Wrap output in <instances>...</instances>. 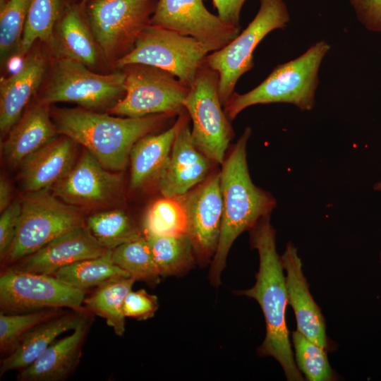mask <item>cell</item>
Returning a JSON list of instances; mask_svg holds the SVG:
<instances>
[{"instance_id": "6da1fadb", "label": "cell", "mask_w": 381, "mask_h": 381, "mask_svg": "<svg viewBox=\"0 0 381 381\" xmlns=\"http://www.w3.org/2000/svg\"><path fill=\"white\" fill-rule=\"evenodd\" d=\"M249 231L251 246L258 253L259 269L254 286L237 294L255 299L263 313L266 334L258 353L278 361L287 380L303 381L304 377L296 364L286 321L289 304L286 277L277 250L276 231L270 223V214L260 219Z\"/></svg>"}, {"instance_id": "7a4b0ae2", "label": "cell", "mask_w": 381, "mask_h": 381, "mask_svg": "<svg viewBox=\"0 0 381 381\" xmlns=\"http://www.w3.org/2000/svg\"><path fill=\"white\" fill-rule=\"evenodd\" d=\"M175 115L116 117L83 107L55 108L51 112L58 133L84 146L111 171L124 169L134 144Z\"/></svg>"}, {"instance_id": "3957f363", "label": "cell", "mask_w": 381, "mask_h": 381, "mask_svg": "<svg viewBox=\"0 0 381 381\" xmlns=\"http://www.w3.org/2000/svg\"><path fill=\"white\" fill-rule=\"evenodd\" d=\"M251 135L247 127L222 164L220 185L223 217L217 250L208 277L215 286L220 284L229 250L237 237L250 230L263 217L270 214L276 200L256 186L250 176L246 147Z\"/></svg>"}, {"instance_id": "277c9868", "label": "cell", "mask_w": 381, "mask_h": 381, "mask_svg": "<svg viewBox=\"0 0 381 381\" xmlns=\"http://www.w3.org/2000/svg\"><path fill=\"white\" fill-rule=\"evenodd\" d=\"M329 49L327 42L319 41L298 57L277 65L253 90L244 94L234 92L223 105L226 116L232 121L246 108L261 104L289 103L301 111L313 109L319 69Z\"/></svg>"}, {"instance_id": "5b68a950", "label": "cell", "mask_w": 381, "mask_h": 381, "mask_svg": "<svg viewBox=\"0 0 381 381\" xmlns=\"http://www.w3.org/2000/svg\"><path fill=\"white\" fill-rule=\"evenodd\" d=\"M259 10L241 33L222 49L208 54L205 62L219 74L218 94L224 105L234 92L238 79L254 66L253 52L265 37L283 29L290 16L284 0H260Z\"/></svg>"}, {"instance_id": "8992f818", "label": "cell", "mask_w": 381, "mask_h": 381, "mask_svg": "<svg viewBox=\"0 0 381 381\" xmlns=\"http://www.w3.org/2000/svg\"><path fill=\"white\" fill-rule=\"evenodd\" d=\"M16 238L3 261L13 264L39 250L54 238L83 225L82 212L48 190L29 192L22 202Z\"/></svg>"}, {"instance_id": "52a82bcc", "label": "cell", "mask_w": 381, "mask_h": 381, "mask_svg": "<svg viewBox=\"0 0 381 381\" xmlns=\"http://www.w3.org/2000/svg\"><path fill=\"white\" fill-rule=\"evenodd\" d=\"M124 80L122 71L99 74L78 61L56 59L38 101L73 102L92 111L110 109L124 96Z\"/></svg>"}, {"instance_id": "ba28073f", "label": "cell", "mask_w": 381, "mask_h": 381, "mask_svg": "<svg viewBox=\"0 0 381 381\" xmlns=\"http://www.w3.org/2000/svg\"><path fill=\"white\" fill-rule=\"evenodd\" d=\"M210 52L204 44L193 37L149 25L138 37L133 49L117 60L115 66L120 69L134 64L157 67L190 87Z\"/></svg>"}, {"instance_id": "9c48e42d", "label": "cell", "mask_w": 381, "mask_h": 381, "mask_svg": "<svg viewBox=\"0 0 381 381\" xmlns=\"http://www.w3.org/2000/svg\"><path fill=\"white\" fill-rule=\"evenodd\" d=\"M124 74V96L109 111L125 117L161 114H180L190 87L162 68L129 64L121 68Z\"/></svg>"}, {"instance_id": "30bf717a", "label": "cell", "mask_w": 381, "mask_h": 381, "mask_svg": "<svg viewBox=\"0 0 381 381\" xmlns=\"http://www.w3.org/2000/svg\"><path fill=\"white\" fill-rule=\"evenodd\" d=\"M219 74L205 61L183 102L193 122L195 147L210 161L222 164L233 131L218 94Z\"/></svg>"}, {"instance_id": "8fae6325", "label": "cell", "mask_w": 381, "mask_h": 381, "mask_svg": "<svg viewBox=\"0 0 381 381\" xmlns=\"http://www.w3.org/2000/svg\"><path fill=\"white\" fill-rule=\"evenodd\" d=\"M157 0H92L89 25L101 52L115 62L134 47L150 25Z\"/></svg>"}, {"instance_id": "7c38bea8", "label": "cell", "mask_w": 381, "mask_h": 381, "mask_svg": "<svg viewBox=\"0 0 381 381\" xmlns=\"http://www.w3.org/2000/svg\"><path fill=\"white\" fill-rule=\"evenodd\" d=\"M85 290L53 275L8 269L0 277V308L4 313H23L45 308L83 311Z\"/></svg>"}, {"instance_id": "4fadbf2b", "label": "cell", "mask_w": 381, "mask_h": 381, "mask_svg": "<svg viewBox=\"0 0 381 381\" xmlns=\"http://www.w3.org/2000/svg\"><path fill=\"white\" fill-rule=\"evenodd\" d=\"M203 1L157 0L150 25L193 37L210 52L219 50L237 37L241 28L211 13Z\"/></svg>"}, {"instance_id": "5bb4252c", "label": "cell", "mask_w": 381, "mask_h": 381, "mask_svg": "<svg viewBox=\"0 0 381 381\" xmlns=\"http://www.w3.org/2000/svg\"><path fill=\"white\" fill-rule=\"evenodd\" d=\"M184 207L189 236L195 253L202 260L214 256L219 238L223 199L219 172L179 197Z\"/></svg>"}, {"instance_id": "9a60e30c", "label": "cell", "mask_w": 381, "mask_h": 381, "mask_svg": "<svg viewBox=\"0 0 381 381\" xmlns=\"http://www.w3.org/2000/svg\"><path fill=\"white\" fill-rule=\"evenodd\" d=\"M120 175L104 168L87 150L70 171L53 187V194L73 205H104L121 188Z\"/></svg>"}, {"instance_id": "2e32d148", "label": "cell", "mask_w": 381, "mask_h": 381, "mask_svg": "<svg viewBox=\"0 0 381 381\" xmlns=\"http://www.w3.org/2000/svg\"><path fill=\"white\" fill-rule=\"evenodd\" d=\"M107 250L83 224L59 236L39 250L16 262L11 269L52 275L63 267L100 256Z\"/></svg>"}, {"instance_id": "e0dca14e", "label": "cell", "mask_w": 381, "mask_h": 381, "mask_svg": "<svg viewBox=\"0 0 381 381\" xmlns=\"http://www.w3.org/2000/svg\"><path fill=\"white\" fill-rule=\"evenodd\" d=\"M211 162L194 145L188 118L175 138L168 162L157 179L164 197H180L207 177Z\"/></svg>"}, {"instance_id": "ac0fdd59", "label": "cell", "mask_w": 381, "mask_h": 381, "mask_svg": "<svg viewBox=\"0 0 381 381\" xmlns=\"http://www.w3.org/2000/svg\"><path fill=\"white\" fill-rule=\"evenodd\" d=\"M281 261L286 272L288 302L296 316L297 330L313 342L328 350L330 344L326 334L325 320L310 294L297 248L291 242L287 243L281 255Z\"/></svg>"}, {"instance_id": "d6986e66", "label": "cell", "mask_w": 381, "mask_h": 381, "mask_svg": "<svg viewBox=\"0 0 381 381\" xmlns=\"http://www.w3.org/2000/svg\"><path fill=\"white\" fill-rule=\"evenodd\" d=\"M47 60L40 50L27 54L21 68L0 80V130L4 136L21 117L42 83Z\"/></svg>"}, {"instance_id": "ffe728a7", "label": "cell", "mask_w": 381, "mask_h": 381, "mask_svg": "<svg viewBox=\"0 0 381 381\" xmlns=\"http://www.w3.org/2000/svg\"><path fill=\"white\" fill-rule=\"evenodd\" d=\"M84 313L73 332L52 343L32 363L21 370L19 381H61L76 369L92 322Z\"/></svg>"}, {"instance_id": "44dd1931", "label": "cell", "mask_w": 381, "mask_h": 381, "mask_svg": "<svg viewBox=\"0 0 381 381\" xmlns=\"http://www.w3.org/2000/svg\"><path fill=\"white\" fill-rule=\"evenodd\" d=\"M75 143L65 135L56 138L27 157L19 165L23 189L48 190L61 180L75 164Z\"/></svg>"}, {"instance_id": "7402d4cb", "label": "cell", "mask_w": 381, "mask_h": 381, "mask_svg": "<svg viewBox=\"0 0 381 381\" xmlns=\"http://www.w3.org/2000/svg\"><path fill=\"white\" fill-rule=\"evenodd\" d=\"M57 131L48 105L39 101L30 106L11 128L3 143L8 165L19 166L29 155L56 138Z\"/></svg>"}, {"instance_id": "603a6c76", "label": "cell", "mask_w": 381, "mask_h": 381, "mask_svg": "<svg viewBox=\"0 0 381 381\" xmlns=\"http://www.w3.org/2000/svg\"><path fill=\"white\" fill-rule=\"evenodd\" d=\"M187 119L188 115L181 112L169 129L158 134L146 135L134 144L129 157L132 188L157 181L168 162L176 134Z\"/></svg>"}, {"instance_id": "cb8c5ba5", "label": "cell", "mask_w": 381, "mask_h": 381, "mask_svg": "<svg viewBox=\"0 0 381 381\" xmlns=\"http://www.w3.org/2000/svg\"><path fill=\"white\" fill-rule=\"evenodd\" d=\"M57 59L92 67L99 59V46L77 6H68L56 23L49 42Z\"/></svg>"}, {"instance_id": "d4e9b609", "label": "cell", "mask_w": 381, "mask_h": 381, "mask_svg": "<svg viewBox=\"0 0 381 381\" xmlns=\"http://www.w3.org/2000/svg\"><path fill=\"white\" fill-rule=\"evenodd\" d=\"M84 311L64 312L43 322L28 332L17 342L8 356L1 361V375L23 369L32 363L56 339L69 330H73L83 316Z\"/></svg>"}, {"instance_id": "484cf974", "label": "cell", "mask_w": 381, "mask_h": 381, "mask_svg": "<svg viewBox=\"0 0 381 381\" xmlns=\"http://www.w3.org/2000/svg\"><path fill=\"white\" fill-rule=\"evenodd\" d=\"M52 275L70 286L83 290L116 279L131 277L114 263L112 250L109 249L100 256L63 267Z\"/></svg>"}, {"instance_id": "4316f807", "label": "cell", "mask_w": 381, "mask_h": 381, "mask_svg": "<svg viewBox=\"0 0 381 381\" xmlns=\"http://www.w3.org/2000/svg\"><path fill=\"white\" fill-rule=\"evenodd\" d=\"M136 279L123 277L111 280L98 286L83 304L87 309L106 320L114 333L121 337L125 332V315L123 304L126 295L131 291Z\"/></svg>"}, {"instance_id": "83f0119b", "label": "cell", "mask_w": 381, "mask_h": 381, "mask_svg": "<svg viewBox=\"0 0 381 381\" xmlns=\"http://www.w3.org/2000/svg\"><path fill=\"white\" fill-rule=\"evenodd\" d=\"M144 236L150 246L161 276L183 273L193 265L195 251L188 234Z\"/></svg>"}, {"instance_id": "f1b7e54d", "label": "cell", "mask_w": 381, "mask_h": 381, "mask_svg": "<svg viewBox=\"0 0 381 381\" xmlns=\"http://www.w3.org/2000/svg\"><path fill=\"white\" fill-rule=\"evenodd\" d=\"M86 226L96 241L109 250L143 236L126 214L119 210L92 214L87 219Z\"/></svg>"}, {"instance_id": "f546056e", "label": "cell", "mask_w": 381, "mask_h": 381, "mask_svg": "<svg viewBox=\"0 0 381 381\" xmlns=\"http://www.w3.org/2000/svg\"><path fill=\"white\" fill-rule=\"evenodd\" d=\"M61 0H32L23 36L16 54L25 56L36 40L50 42L61 16Z\"/></svg>"}, {"instance_id": "4dcf8cb0", "label": "cell", "mask_w": 381, "mask_h": 381, "mask_svg": "<svg viewBox=\"0 0 381 381\" xmlns=\"http://www.w3.org/2000/svg\"><path fill=\"white\" fill-rule=\"evenodd\" d=\"M112 260L136 280L155 284L161 276L145 236L113 249Z\"/></svg>"}, {"instance_id": "1f68e13d", "label": "cell", "mask_w": 381, "mask_h": 381, "mask_svg": "<svg viewBox=\"0 0 381 381\" xmlns=\"http://www.w3.org/2000/svg\"><path fill=\"white\" fill-rule=\"evenodd\" d=\"M144 235L177 236L187 234L184 207L179 197H164L147 209L143 222Z\"/></svg>"}, {"instance_id": "d6a6232c", "label": "cell", "mask_w": 381, "mask_h": 381, "mask_svg": "<svg viewBox=\"0 0 381 381\" xmlns=\"http://www.w3.org/2000/svg\"><path fill=\"white\" fill-rule=\"evenodd\" d=\"M291 340L295 351L296 364L304 374L306 380H336V375L328 361L327 349L313 342L297 329L291 332Z\"/></svg>"}, {"instance_id": "836d02e7", "label": "cell", "mask_w": 381, "mask_h": 381, "mask_svg": "<svg viewBox=\"0 0 381 381\" xmlns=\"http://www.w3.org/2000/svg\"><path fill=\"white\" fill-rule=\"evenodd\" d=\"M32 0H7L0 6V56L5 64L18 50Z\"/></svg>"}, {"instance_id": "e575fe53", "label": "cell", "mask_w": 381, "mask_h": 381, "mask_svg": "<svg viewBox=\"0 0 381 381\" xmlns=\"http://www.w3.org/2000/svg\"><path fill=\"white\" fill-rule=\"evenodd\" d=\"M64 313L61 308H45L23 313H0V349L11 351L28 331L52 318Z\"/></svg>"}, {"instance_id": "d590c367", "label": "cell", "mask_w": 381, "mask_h": 381, "mask_svg": "<svg viewBox=\"0 0 381 381\" xmlns=\"http://www.w3.org/2000/svg\"><path fill=\"white\" fill-rule=\"evenodd\" d=\"M159 307L157 297L145 289L132 290L126 295L123 311L126 318L144 320L154 316Z\"/></svg>"}, {"instance_id": "8d00e7d4", "label": "cell", "mask_w": 381, "mask_h": 381, "mask_svg": "<svg viewBox=\"0 0 381 381\" xmlns=\"http://www.w3.org/2000/svg\"><path fill=\"white\" fill-rule=\"evenodd\" d=\"M22 205L11 203L1 212L0 217V257L3 260L11 248L18 231Z\"/></svg>"}, {"instance_id": "74e56055", "label": "cell", "mask_w": 381, "mask_h": 381, "mask_svg": "<svg viewBox=\"0 0 381 381\" xmlns=\"http://www.w3.org/2000/svg\"><path fill=\"white\" fill-rule=\"evenodd\" d=\"M350 4L367 30L381 32V0H350Z\"/></svg>"}, {"instance_id": "f35d334b", "label": "cell", "mask_w": 381, "mask_h": 381, "mask_svg": "<svg viewBox=\"0 0 381 381\" xmlns=\"http://www.w3.org/2000/svg\"><path fill=\"white\" fill-rule=\"evenodd\" d=\"M246 0H212L218 16L225 23L240 28V13Z\"/></svg>"}, {"instance_id": "ab89813d", "label": "cell", "mask_w": 381, "mask_h": 381, "mask_svg": "<svg viewBox=\"0 0 381 381\" xmlns=\"http://www.w3.org/2000/svg\"><path fill=\"white\" fill-rule=\"evenodd\" d=\"M11 188L8 181L4 177L0 179V212L6 209L11 203Z\"/></svg>"}, {"instance_id": "60d3db41", "label": "cell", "mask_w": 381, "mask_h": 381, "mask_svg": "<svg viewBox=\"0 0 381 381\" xmlns=\"http://www.w3.org/2000/svg\"><path fill=\"white\" fill-rule=\"evenodd\" d=\"M373 189L375 190L381 191V181L374 185Z\"/></svg>"}, {"instance_id": "b9f144b4", "label": "cell", "mask_w": 381, "mask_h": 381, "mask_svg": "<svg viewBox=\"0 0 381 381\" xmlns=\"http://www.w3.org/2000/svg\"><path fill=\"white\" fill-rule=\"evenodd\" d=\"M380 261H381V251H380Z\"/></svg>"}, {"instance_id": "7bdbcfd3", "label": "cell", "mask_w": 381, "mask_h": 381, "mask_svg": "<svg viewBox=\"0 0 381 381\" xmlns=\"http://www.w3.org/2000/svg\"><path fill=\"white\" fill-rule=\"evenodd\" d=\"M83 1H88V0H83Z\"/></svg>"}]
</instances>
